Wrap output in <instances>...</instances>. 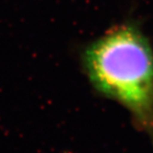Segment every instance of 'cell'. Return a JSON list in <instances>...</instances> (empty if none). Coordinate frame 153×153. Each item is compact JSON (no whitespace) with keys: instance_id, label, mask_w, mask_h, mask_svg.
<instances>
[{"instance_id":"obj_1","label":"cell","mask_w":153,"mask_h":153,"mask_svg":"<svg viewBox=\"0 0 153 153\" xmlns=\"http://www.w3.org/2000/svg\"><path fill=\"white\" fill-rule=\"evenodd\" d=\"M81 64L92 88L126 108L153 141V48L140 28L107 30L85 46Z\"/></svg>"}]
</instances>
